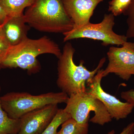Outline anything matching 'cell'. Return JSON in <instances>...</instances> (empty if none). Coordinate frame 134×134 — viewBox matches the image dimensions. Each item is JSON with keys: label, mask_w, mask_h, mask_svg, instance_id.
Here are the masks:
<instances>
[{"label": "cell", "mask_w": 134, "mask_h": 134, "mask_svg": "<svg viewBox=\"0 0 134 134\" xmlns=\"http://www.w3.org/2000/svg\"><path fill=\"white\" fill-rule=\"evenodd\" d=\"M24 16L26 24L40 31L63 34L74 28L63 0H33Z\"/></svg>", "instance_id": "1"}, {"label": "cell", "mask_w": 134, "mask_h": 134, "mask_svg": "<svg viewBox=\"0 0 134 134\" xmlns=\"http://www.w3.org/2000/svg\"><path fill=\"white\" fill-rule=\"evenodd\" d=\"M62 52L58 44L47 36L37 39L27 37L18 44L10 46L1 65L3 68H20L30 74H35L41 69L37 59L39 55L50 54L58 58Z\"/></svg>", "instance_id": "2"}, {"label": "cell", "mask_w": 134, "mask_h": 134, "mask_svg": "<svg viewBox=\"0 0 134 134\" xmlns=\"http://www.w3.org/2000/svg\"><path fill=\"white\" fill-rule=\"evenodd\" d=\"M75 52L72 44L67 42L63 47L61 55L58 58L56 83L62 91L69 96L86 91V85L91 82L106 61L105 58H102L97 68L90 71L84 66L83 60L81 61L79 65L75 64L73 59Z\"/></svg>", "instance_id": "3"}, {"label": "cell", "mask_w": 134, "mask_h": 134, "mask_svg": "<svg viewBox=\"0 0 134 134\" xmlns=\"http://www.w3.org/2000/svg\"><path fill=\"white\" fill-rule=\"evenodd\" d=\"M69 96L62 91L32 95L26 92H11L1 97L3 110L10 118L20 119L25 114L50 104L66 103Z\"/></svg>", "instance_id": "4"}, {"label": "cell", "mask_w": 134, "mask_h": 134, "mask_svg": "<svg viewBox=\"0 0 134 134\" xmlns=\"http://www.w3.org/2000/svg\"><path fill=\"white\" fill-rule=\"evenodd\" d=\"M64 110L80 124L90 122L103 126L112 118L102 102L86 91L69 96Z\"/></svg>", "instance_id": "5"}, {"label": "cell", "mask_w": 134, "mask_h": 134, "mask_svg": "<svg viewBox=\"0 0 134 134\" xmlns=\"http://www.w3.org/2000/svg\"><path fill=\"white\" fill-rule=\"evenodd\" d=\"M115 18L112 14H105L102 21L98 24H88L78 29H73L63 34L64 42L78 38H89L102 41L104 46L122 45L127 41L125 35L115 33L113 30Z\"/></svg>", "instance_id": "6"}, {"label": "cell", "mask_w": 134, "mask_h": 134, "mask_svg": "<svg viewBox=\"0 0 134 134\" xmlns=\"http://www.w3.org/2000/svg\"><path fill=\"white\" fill-rule=\"evenodd\" d=\"M121 47H111L107 52L109 63L103 70V77L115 74L128 81L134 74V43L127 41Z\"/></svg>", "instance_id": "7"}, {"label": "cell", "mask_w": 134, "mask_h": 134, "mask_svg": "<svg viewBox=\"0 0 134 134\" xmlns=\"http://www.w3.org/2000/svg\"><path fill=\"white\" fill-rule=\"evenodd\" d=\"M103 69H100L93 77L92 81L87 84L86 91L95 96L105 106L112 119L117 120L126 119L132 113L134 106L123 103L114 96L105 92L101 86L103 78Z\"/></svg>", "instance_id": "8"}, {"label": "cell", "mask_w": 134, "mask_h": 134, "mask_svg": "<svg viewBox=\"0 0 134 134\" xmlns=\"http://www.w3.org/2000/svg\"><path fill=\"white\" fill-rule=\"evenodd\" d=\"M59 108L58 104H50L31 112L20 119L17 134H40L54 119Z\"/></svg>", "instance_id": "9"}, {"label": "cell", "mask_w": 134, "mask_h": 134, "mask_svg": "<svg viewBox=\"0 0 134 134\" xmlns=\"http://www.w3.org/2000/svg\"><path fill=\"white\" fill-rule=\"evenodd\" d=\"M104 0H63L67 14L72 20L73 29H78L90 23L94 10Z\"/></svg>", "instance_id": "10"}, {"label": "cell", "mask_w": 134, "mask_h": 134, "mask_svg": "<svg viewBox=\"0 0 134 134\" xmlns=\"http://www.w3.org/2000/svg\"><path fill=\"white\" fill-rule=\"evenodd\" d=\"M26 24L24 14L19 16L8 17L2 25V30L10 46L18 44L28 37L30 27Z\"/></svg>", "instance_id": "11"}, {"label": "cell", "mask_w": 134, "mask_h": 134, "mask_svg": "<svg viewBox=\"0 0 134 134\" xmlns=\"http://www.w3.org/2000/svg\"><path fill=\"white\" fill-rule=\"evenodd\" d=\"M33 0H0V3L8 17L21 16L25 9L31 5Z\"/></svg>", "instance_id": "12"}, {"label": "cell", "mask_w": 134, "mask_h": 134, "mask_svg": "<svg viewBox=\"0 0 134 134\" xmlns=\"http://www.w3.org/2000/svg\"><path fill=\"white\" fill-rule=\"evenodd\" d=\"M1 90L0 86V94ZM20 127V119L10 118L2 108L0 99V134H17Z\"/></svg>", "instance_id": "13"}, {"label": "cell", "mask_w": 134, "mask_h": 134, "mask_svg": "<svg viewBox=\"0 0 134 134\" xmlns=\"http://www.w3.org/2000/svg\"><path fill=\"white\" fill-rule=\"evenodd\" d=\"M61 127L57 134H88V123L80 124L72 118L65 121Z\"/></svg>", "instance_id": "14"}, {"label": "cell", "mask_w": 134, "mask_h": 134, "mask_svg": "<svg viewBox=\"0 0 134 134\" xmlns=\"http://www.w3.org/2000/svg\"><path fill=\"white\" fill-rule=\"evenodd\" d=\"M70 118V115L64 109H59L52 122L40 134H57L58 127Z\"/></svg>", "instance_id": "15"}, {"label": "cell", "mask_w": 134, "mask_h": 134, "mask_svg": "<svg viewBox=\"0 0 134 134\" xmlns=\"http://www.w3.org/2000/svg\"><path fill=\"white\" fill-rule=\"evenodd\" d=\"M132 0H111L109 3L108 11L114 16L124 14L129 7Z\"/></svg>", "instance_id": "16"}, {"label": "cell", "mask_w": 134, "mask_h": 134, "mask_svg": "<svg viewBox=\"0 0 134 134\" xmlns=\"http://www.w3.org/2000/svg\"><path fill=\"white\" fill-rule=\"evenodd\" d=\"M123 14L127 17L126 22L128 28L126 36L128 38H134V0H132Z\"/></svg>", "instance_id": "17"}, {"label": "cell", "mask_w": 134, "mask_h": 134, "mask_svg": "<svg viewBox=\"0 0 134 134\" xmlns=\"http://www.w3.org/2000/svg\"><path fill=\"white\" fill-rule=\"evenodd\" d=\"M10 46L2 32L0 34V65L5 60Z\"/></svg>", "instance_id": "18"}, {"label": "cell", "mask_w": 134, "mask_h": 134, "mask_svg": "<svg viewBox=\"0 0 134 134\" xmlns=\"http://www.w3.org/2000/svg\"><path fill=\"white\" fill-rule=\"evenodd\" d=\"M121 98L127 103L134 106V90L131 89L127 91H123L121 93Z\"/></svg>", "instance_id": "19"}, {"label": "cell", "mask_w": 134, "mask_h": 134, "mask_svg": "<svg viewBox=\"0 0 134 134\" xmlns=\"http://www.w3.org/2000/svg\"><path fill=\"white\" fill-rule=\"evenodd\" d=\"M107 134H115V131L111 130ZM119 134H134V122L130 123Z\"/></svg>", "instance_id": "20"}, {"label": "cell", "mask_w": 134, "mask_h": 134, "mask_svg": "<svg viewBox=\"0 0 134 134\" xmlns=\"http://www.w3.org/2000/svg\"><path fill=\"white\" fill-rule=\"evenodd\" d=\"M7 18V14L0 3V25H2Z\"/></svg>", "instance_id": "21"}, {"label": "cell", "mask_w": 134, "mask_h": 134, "mask_svg": "<svg viewBox=\"0 0 134 134\" xmlns=\"http://www.w3.org/2000/svg\"><path fill=\"white\" fill-rule=\"evenodd\" d=\"M3 32L2 25H0V34L2 33Z\"/></svg>", "instance_id": "22"}, {"label": "cell", "mask_w": 134, "mask_h": 134, "mask_svg": "<svg viewBox=\"0 0 134 134\" xmlns=\"http://www.w3.org/2000/svg\"><path fill=\"white\" fill-rule=\"evenodd\" d=\"M3 68V67L2 66H1V65H0V70L1 69H2Z\"/></svg>", "instance_id": "23"}]
</instances>
